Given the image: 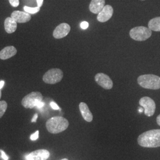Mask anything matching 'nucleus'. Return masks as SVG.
<instances>
[{"instance_id":"f257e3e1","label":"nucleus","mask_w":160,"mask_h":160,"mask_svg":"<svg viewBox=\"0 0 160 160\" xmlns=\"http://www.w3.org/2000/svg\"><path fill=\"white\" fill-rule=\"evenodd\" d=\"M138 143L144 148L160 147V129H152L143 132L138 138Z\"/></svg>"},{"instance_id":"f03ea898","label":"nucleus","mask_w":160,"mask_h":160,"mask_svg":"<svg viewBox=\"0 0 160 160\" xmlns=\"http://www.w3.org/2000/svg\"><path fill=\"white\" fill-rule=\"evenodd\" d=\"M69 126L67 119L61 116H55L50 118L46 122L47 130L53 134H57L66 130Z\"/></svg>"},{"instance_id":"7ed1b4c3","label":"nucleus","mask_w":160,"mask_h":160,"mask_svg":"<svg viewBox=\"0 0 160 160\" xmlns=\"http://www.w3.org/2000/svg\"><path fill=\"white\" fill-rule=\"evenodd\" d=\"M138 83L142 88L150 90L160 89V77L154 74L140 75L137 79Z\"/></svg>"},{"instance_id":"20e7f679","label":"nucleus","mask_w":160,"mask_h":160,"mask_svg":"<svg viewBox=\"0 0 160 160\" xmlns=\"http://www.w3.org/2000/svg\"><path fill=\"white\" fill-rule=\"evenodd\" d=\"M42 100L43 96L40 92H32L23 98L22 104L26 109H33L36 108Z\"/></svg>"},{"instance_id":"39448f33","label":"nucleus","mask_w":160,"mask_h":160,"mask_svg":"<svg viewBox=\"0 0 160 160\" xmlns=\"http://www.w3.org/2000/svg\"><path fill=\"white\" fill-rule=\"evenodd\" d=\"M152 34V30L144 26L133 28L129 32L130 37L136 41H145L149 39Z\"/></svg>"},{"instance_id":"423d86ee","label":"nucleus","mask_w":160,"mask_h":160,"mask_svg":"<svg viewBox=\"0 0 160 160\" xmlns=\"http://www.w3.org/2000/svg\"><path fill=\"white\" fill-rule=\"evenodd\" d=\"M63 76V72L60 69L52 68L44 74L43 80L46 84H55L60 82Z\"/></svg>"},{"instance_id":"0eeeda50","label":"nucleus","mask_w":160,"mask_h":160,"mask_svg":"<svg viewBox=\"0 0 160 160\" xmlns=\"http://www.w3.org/2000/svg\"><path fill=\"white\" fill-rule=\"evenodd\" d=\"M139 104L144 109V113L147 116L151 117L154 114L156 104L151 98L149 97H142L139 101Z\"/></svg>"},{"instance_id":"6e6552de","label":"nucleus","mask_w":160,"mask_h":160,"mask_svg":"<svg viewBox=\"0 0 160 160\" xmlns=\"http://www.w3.org/2000/svg\"><path fill=\"white\" fill-rule=\"evenodd\" d=\"M95 81L97 84L105 90L112 88L113 83L108 75L104 73H98L95 76Z\"/></svg>"},{"instance_id":"1a4fd4ad","label":"nucleus","mask_w":160,"mask_h":160,"mask_svg":"<svg viewBox=\"0 0 160 160\" xmlns=\"http://www.w3.org/2000/svg\"><path fill=\"white\" fill-rule=\"evenodd\" d=\"M71 30V26L67 23H63L58 25L53 32L55 39H62L68 34Z\"/></svg>"},{"instance_id":"9d476101","label":"nucleus","mask_w":160,"mask_h":160,"mask_svg":"<svg viewBox=\"0 0 160 160\" xmlns=\"http://www.w3.org/2000/svg\"><path fill=\"white\" fill-rule=\"evenodd\" d=\"M50 156L49 152L46 149H38L26 156L27 160H46Z\"/></svg>"},{"instance_id":"9b49d317","label":"nucleus","mask_w":160,"mask_h":160,"mask_svg":"<svg viewBox=\"0 0 160 160\" xmlns=\"http://www.w3.org/2000/svg\"><path fill=\"white\" fill-rule=\"evenodd\" d=\"M113 8L110 5L104 6L102 10L98 14L97 20L101 23H104L109 20L113 16Z\"/></svg>"},{"instance_id":"f8f14e48","label":"nucleus","mask_w":160,"mask_h":160,"mask_svg":"<svg viewBox=\"0 0 160 160\" xmlns=\"http://www.w3.org/2000/svg\"><path fill=\"white\" fill-rule=\"evenodd\" d=\"M11 17L17 23H26L31 19L30 14L26 12L14 11L12 12Z\"/></svg>"},{"instance_id":"ddd939ff","label":"nucleus","mask_w":160,"mask_h":160,"mask_svg":"<svg viewBox=\"0 0 160 160\" xmlns=\"http://www.w3.org/2000/svg\"><path fill=\"white\" fill-rule=\"evenodd\" d=\"M79 109L83 119L88 122H91L93 119V116L87 104L84 102H81L79 104Z\"/></svg>"},{"instance_id":"4468645a","label":"nucleus","mask_w":160,"mask_h":160,"mask_svg":"<svg viewBox=\"0 0 160 160\" xmlns=\"http://www.w3.org/2000/svg\"><path fill=\"white\" fill-rule=\"evenodd\" d=\"M105 6V0H92L90 6V11L94 14H98Z\"/></svg>"},{"instance_id":"2eb2a0df","label":"nucleus","mask_w":160,"mask_h":160,"mask_svg":"<svg viewBox=\"0 0 160 160\" xmlns=\"http://www.w3.org/2000/svg\"><path fill=\"white\" fill-rule=\"evenodd\" d=\"M17 53V49L12 46H7L0 51V59L6 60L14 57Z\"/></svg>"},{"instance_id":"dca6fc26","label":"nucleus","mask_w":160,"mask_h":160,"mask_svg":"<svg viewBox=\"0 0 160 160\" xmlns=\"http://www.w3.org/2000/svg\"><path fill=\"white\" fill-rule=\"evenodd\" d=\"M17 22L12 17H7L4 22V28L7 33H12L17 29Z\"/></svg>"},{"instance_id":"f3484780","label":"nucleus","mask_w":160,"mask_h":160,"mask_svg":"<svg viewBox=\"0 0 160 160\" xmlns=\"http://www.w3.org/2000/svg\"><path fill=\"white\" fill-rule=\"evenodd\" d=\"M148 28L152 31L160 32V17H155L148 23Z\"/></svg>"},{"instance_id":"a211bd4d","label":"nucleus","mask_w":160,"mask_h":160,"mask_svg":"<svg viewBox=\"0 0 160 160\" xmlns=\"http://www.w3.org/2000/svg\"><path fill=\"white\" fill-rule=\"evenodd\" d=\"M24 12H27L29 14H35L40 11V7H36L32 8V7H29L28 6H24Z\"/></svg>"},{"instance_id":"6ab92c4d","label":"nucleus","mask_w":160,"mask_h":160,"mask_svg":"<svg viewBox=\"0 0 160 160\" xmlns=\"http://www.w3.org/2000/svg\"><path fill=\"white\" fill-rule=\"evenodd\" d=\"M7 108V103L5 101H0V118L4 114Z\"/></svg>"},{"instance_id":"aec40b11","label":"nucleus","mask_w":160,"mask_h":160,"mask_svg":"<svg viewBox=\"0 0 160 160\" xmlns=\"http://www.w3.org/2000/svg\"><path fill=\"white\" fill-rule=\"evenodd\" d=\"M38 138H39V131H36V132H35L34 133L32 134V135L30 136V139H31L32 141H36V140H37Z\"/></svg>"},{"instance_id":"412c9836","label":"nucleus","mask_w":160,"mask_h":160,"mask_svg":"<svg viewBox=\"0 0 160 160\" xmlns=\"http://www.w3.org/2000/svg\"><path fill=\"white\" fill-rule=\"evenodd\" d=\"M10 4L14 7H17L19 5V0H9Z\"/></svg>"},{"instance_id":"4be33fe9","label":"nucleus","mask_w":160,"mask_h":160,"mask_svg":"<svg viewBox=\"0 0 160 160\" xmlns=\"http://www.w3.org/2000/svg\"><path fill=\"white\" fill-rule=\"evenodd\" d=\"M88 26H89L88 23L87 22H82V23H81V29H84V30L87 29L88 28Z\"/></svg>"},{"instance_id":"5701e85b","label":"nucleus","mask_w":160,"mask_h":160,"mask_svg":"<svg viewBox=\"0 0 160 160\" xmlns=\"http://www.w3.org/2000/svg\"><path fill=\"white\" fill-rule=\"evenodd\" d=\"M50 105H51L52 108L54 109V110H59V106H58L56 103H54V102H51V103H50Z\"/></svg>"},{"instance_id":"b1692460","label":"nucleus","mask_w":160,"mask_h":160,"mask_svg":"<svg viewBox=\"0 0 160 160\" xmlns=\"http://www.w3.org/2000/svg\"><path fill=\"white\" fill-rule=\"evenodd\" d=\"M1 157H2V158L3 160H8V156L6 155V153H5V152H4L3 151L1 150Z\"/></svg>"},{"instance_id":"393cba45","label":"nucleus","mask_w":160,"mask_h":160,"mask_svg":"<svg viewBox=\"0 0 160 160\" xmlns=\"http://www.w3.org/2000/svg\"><path fill=\"white\" fill-rule=\"evenodd\" d=\"M36 1H37V4H38V7L40 8L43 5V0H36Z\"/></svg>"},{"instance_id":"a878e982","label":"nucleus","mask_w":160,"mask_h":160,"mask_svg":"<svg viewBox=\"0 0 160 160\" xmlns=\"http://www.w3.org/2000/svg\"><path fill=\"white\" fill-rule=\"evenodd\" d=\"M44 105H45V103H43V102H41L38 106H37V108H38V109H41V108H42L43 106H44Z\"/></svg>"},{"instance_id":"bb28decb","label":"nucleus","mask_w":160,"mask_h":160,"mask_svg":"<svg viewBox=\"0 0 160 160\" xmlns=\"http://www.w3.org/2000/svg\"><path fill=\"white\" fill-rule=\"evenodd\" d=\"M38 114H37V113L34 114L33 119H32V122H36L37 119H38Z\"/></svg>"},{"instance_id":"cd10ccee","label":"nucleus","mask_w":160,"mask_h":160,"mask_svg":"<svg viewBox=\"0 0 160 160\" xmlns=\"http://www.w3.org/2000/svg\"><path fill=\"white\" fill-rule=\"evenodd\" d=\"M4 84H5L4 81H0V90L3 87V86H4Z\"/></svg>"},{"instance_id":"c85d7f7f","label":"nucleus","mask_w":160,"mask_h":160,"mask_svg":"<svg viewBox=\"0 0 160 160\" xmlns=\"http://www.w3.org/2000/svg\"><path fill=\"white\" fill-rule=\"evenodd\" d=\"M157 124L160 126V114H159L157 118Z\"/></svg>"},{"instance_id":"c756f323","label":"nucleus","mask_w":160,"mask_h":160,"mask_svg":"<svg viewBox=\"0 0 160 160\" xmlns=\"http://www.w3.org/2000/svg\"><path fill=\"white\" fill-rule=\"evenodd\" d=\"M142 111H143V109H139V112H140V113H141V112H142Z\"/></svg>"},{"instance_id":"7c9ffc66","label":"nucleus","mask_w":160,"mask_h":160,"mask_svg":"<svg viewBox=\"0 0 160 160\" xmlns=\"http://www.w3.org/2000/svg\"><path fill=\"white\" fill-rule=\"evenodd\" d=\"M1 90H0V98H1Z\"/></svg>"},{"instance_id":"2f4dec72","label":"nucleus","mask_w":160,"mask_h":160,"mask_svg":"<svg viewBox=\"0 0 160 160\" xmlns=\"http://www.w3.org/2000/svg\"><path fill=\"white\" fill-rule=\"evenodd\" d=\"M68 160L67 158H63V159H62V160Z\"/></svg>"},{"instance_id":"473e14b6","label":"nucleus","mask_w":160,"mask_h":160,"mask_svg":"<svg viewBox=\"0 0 160 160\" xmlns=\"http://www.w3.org/2000/svg\"><path fill=\"white\" fill-rule=\"evenodd\" d=\"M142 1H144V0H142Z\"/></svg>"}]
</instances>
